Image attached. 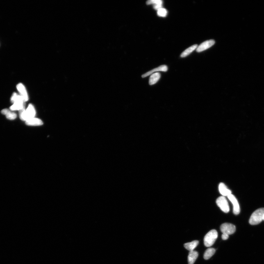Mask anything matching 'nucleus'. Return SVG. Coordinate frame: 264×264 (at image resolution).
I'll use <instances>...</instances> for the list:
<instances>
[{
  "label": "nucleus",
  "instance_id": "f257e3e1",
  "mask_svg": "<svg viewBox=\"0 0 264 264\" xmlns=\"http://www.w3.org/2000/svg\"><path fill=\"white\" fill-rule=\"evenodd\" d=\"M264 208H260L254 212L249 219V223L251 225H257L263 220Z\"/></svg>",
  "mask_w": 264,
  "mask_h": 264
},
{
  "label": "nucleus",
  "instance_id": "412c9836",
  "mask_svg": "<svg viewBox=\"0 0 264 264\" xmlns=\"http://www.w3.org/2000/svg\"><path fill=\"white\" fill-rule=\"evenodd\" d=\"M163 2L161 0H157V2L153 5V8L155 9L158 10L159 9L162 8Z\"/></svg>",
  "mask_w": 264,
  "mask_h": 264
},
{
  "label": "nucleus",
  "instance_id": "7ed1b4c3",
  "mask_svg": "<svg viewBox=\"0 0 264 264\" xmlns=\"http://www.w3.org/2000/svg\"><path fill=\"white\" fill-rule=\"evenodd\" d=\"M217 206L224 213H227L230 211V208L228 201L226 197L224 196H220L217 200Z\"/></svg>",
  "mask_w": 264,
  "mask_h": 264
},
{
  "label": "nucleus",
  "instance_id": "4be33fe9",
  "mask_svg": "<svg viewBox=\"0 0 264 264\" xmlns=\"http://www.w3.org/2000/svg\"><path fill=\"white\" fill-rule=\"evenodd\" d=\"M229 235L225 233H223L222 235V240H227L229 238Z\"/></svg>",
  "mask_w": 264,
  "mask_h": 264
},
{
  "label": "nucleus",
  "instance_id": "1a4fd4ad",
  "mask_svg": "<svg viewBox=\"0 0 264 264\" xmlns=\"http://www.w3.org/2000/svg\"><path fill=\"white\" fill-rule=\"evenodd\" d=\"M26 123L27 125L30 126H40L43 124V122L41 119L35 117L29 119L26 121Z\"/></svg>",
  "mask_w": 264,
  "mask_h": 264
},
{
  "label": "nucleus",
  "instance_id": "ddd939ff",
  "mask_svg": "<svg viewBox=\"0 0 264 264\" xmlns=\"http://www.w3.org/2000/svg\"><path fill=\"white\" fill-rule=\"evenodd\" d=\"M160 78H161V75L159 73L156 72L151 74L149 78V85H155L159 81Z\"/></svg>",
  "mask_w": 264,
  "mask_h": 264
},
{
  "label": "nucleus",
  "instance_id": "5701e85b",
  "mask_svg": "<svg viewBox=\"0 0 264 264\" xmlns=\"http://www.w3.org/2000/svg\"><path fill=\"white\" fill-rule=\"evenodd\" d=\"M263 220H264V218H263Z\"/></svg>",
  "mask_w": 264,
  "mask_h": 264
},
{
  "label": "nucleus",
  "instance_id": "4468645a",
  "mask_svg": "<svg viewBox=\"0 0 264 264\" xmlns=\"http://www.w3.org/2000/svg\"><path fill=\"white\" fill-rule=\"evenodd\" d=\"M199 254L197 251H190L188 256L189 264H194L198 258Z\"/></svg>",
  "mask_w": 264,
  "mask_h": 264
},
{
  "label": "nucleus",
  "instance_id": "aec40b11",
  "mask_svg": "<svg viewBox=\"0 0 264 264\" xmlns=\"http://www.w3.org/2000/svg\"><path fill=\"white\" fill-rule=\"evenodd\" d=\"M167 11L165 8H162L158 10L157 14L158 16L165 17L167 15Z\"/></svg>",
  "mask_w": 264,
  "mask_h": 264
},
{
  "label": "nucleus",
  "instance_id": "0eeeda50",
  "mask_svg": "<svg viewBox=\"0 0 264 264\" xmlns=\"http://www.w3.org/2000/svg\"><path fill=\"white\" fill-rule=\"evenodd\" d=\"M17 89L19 92V95L22 97L23 100L26 102L29 99V97L26 87L23 84L19 83L17 85Z\"/></svg>",
  "mask_w": 264,
  "mask_h": 264
},
{
  "label": "nucleus",
  "instance_id": "20e7f679",
  "mask_svg": "<svg viewBox=\"0 0 264 264\" xmlns=\"http://www.w3.org/2000/svg\"><path fill=\"white\" fill-rule=\"evenodd\" d=\"M220 229L223 233H225L229 235L235 233L236 228L233 224L230 223H224L221 225Z\"/></svg>",
  "mask_w": 264,
  "mask_h": 264
},
{
  "label": "nucleus",
  "instance_id": "6e6552de",
  "mask_svg": "<svg viewBox=\"0 0 264 264\" xmlns=\"http://www.w3.org/2000/svg\"><path fill=\"white\" fill-rule=\"evenodd\" d=\"M168 67L167 65H160L159 66V67L153 69H152V70H150L148 71V72H146L145 74L142 75V78H145L153 74V73H156L157 72H159V71H162V72H167L168 71Z\"/></svg>",
  "mask_w": 264,
  "mask_h": 264
},
{
  "label": "nucleus",
  "instance_id": "9b49d317",
  "mask_svg": "<svg viewBox=\"0 0 264 264\" xmlns=\"http://www.w3.org/2000/svg\"><path fill=\"white\" fill-rule=\"evenodd\" d=\"M1 113L3 115L6 116V117L9 120H13L16 118L17 117V114L15 112H12L11 110L5 109L1 111Z\"/></svg>",
  "mask_w": 264,
  "mask_h": 264
},
{
  "label": "nucleus",
  "instance_id": "f3484780",
  "mask_svg": "<svg viewBox=\"0 0 264 264\" xmlns=\"http://www.w3.org/2000/svg\"><path fill=\"white\" fill-rule=\"evenodd\" d=\"M11 101L12 103H25V102L23 100L22 97L16 92L12 94Z\"/></svg>",
  "mask_w": 264,
  "mask_h": 264
},
{
  "label": "nucleus",
  "instance_id": "f03ea898",
  "mask_svg": "<svg viewBox=\"0 0 264 264\" xmlns=\"http://www.w3.org/2000/svg\"><path fill=\"white\" fill-rule=\"evenodd\" d=\"M218 237L216 230H212L207 234L204 238V244L206 247H210L214 244Z\"/></svg>",
  "mask_w": 264,
  "mask_h": 264
},
{
  "label": "nucleus",
  "instance_id": "a211bd4d",
  "mask_svg": "<svg viewBox=\"0 0 264 264\" xmlns=\"http://www.w3.org/2000/svg\"><path fill=\"white\" fill-rule=\"evenodd\" d=\"M25 103H14L10 107V109L12 111L22 110L25 108Z\"/></svg>",
  "mask_w": 264,
  "mask_h": 264
},
{
  "label": "nucleus",
  "instance_id": "dca6fc26",
  "mask_svg": "<svg viewBox=\"0 0 264 264\" xmlns=\"http://www.w3.org/2000/svg\"><path fill=\"white\" fill-rule=\"evenodd\" d=\"M197 47L198 46L197 44H194V45L190 46V47L185 50L182 53L181 55V57L184 58L189 56L194 50L197 49Z\"/></svg>",
  "mask_w": 264,
  "mask_h": 264
},
{
  "label": "nucleus",
  "instance_id": "39448f33",
  "mask_svg": "<svg viewBox=\"0 0 264 264\" xmlns=\"http://www.w3.org/2000/svg\"><path fill=\"white\" fill-rule=\"evenodd\" d=\"M215 43V41L214 40H210L206 41L201 44L197 48L196 51L198 53L206 50L209 48L211 47Z\"/></svg>",
  "mask_w": 264,
  "mask_h": 264
},
{
  "label": "nucleus",
  "instance_id": "9d476101",
  "mask_svg": "<svg viewBox=\"0 0 264 264\" xmlns=\"http://www.w3.org/2000/svg\"><path fill=\"white\" fill-rule=\"evenodd\" d=\"M219 192L223 196H228L231 194V192L227 188L224 183H221L219 186Z\"/></svg>",
  "mask_w": 264,
  "mask_h": 264
},
{
  "label": "nucleus",
  "instance_id": "f8f14e48",
  "mask_svg": "<svg viewBox=\"0 0 264 264\" xmlns=\"http://www.w3.org/2000/svg\"><path fill=\"white\" fill-rule=\"evenodd\" d=\"M26 115L28 117V120L33 118L35 117L36 112L34 107L33 105L30 104L26 109Z\"/></svg>",
  "mask_w": 264,
  "mask_h": 264
},
{
  "label": "nucleus",
  "instance_id": "6ab92c4d",
  "mask_svg": "<svg viewBox=\"0 0 264 264\" xmlns=\"http://www.w3.org/2000/svg\"><path fill=\"white\" fill-rule=\"evenodd\" d=\"M216 252V250L213 248H209L207 249L204 255V258L205 259H209Z\"/></svg>",
  "mask_w": 264,
  "mask_h": 264
},
{
  "label": "nucleus",
  "instance_id": "423d86ee",
  "mask_svg": "<svg viewBox=\"0 0 264 264\" xmlns=\"http://www.w3.org/2000/svg\"><path fill=\"white\" fill-rule=\"evenodd\" d=\"M228 199L231 201L233 205V213L235 215H238L240 213V209L239 204L237 201L236 197L232 194H230V195L228 196Z\"/></svg>",
  "mask_w": 264,
  "mask_h": 264
},
{
  "label": "nucleus",
  "instance_id": "2eb2a0df",
  "mask_svg": "<svg viewBox=\"0 0 264 264\" xmlns=\"http://www.w3.org/2000/svg\"><path fill=\"white\" fill-rule=\"evenodd\" d=\"M199 244V241L197 240H194L191 242L185 243L184 245V247L188 250L192 251L197 247Z\"/></svg>",
  "mask_w": 264,
  "mask_h": 264
}]
</instances>
